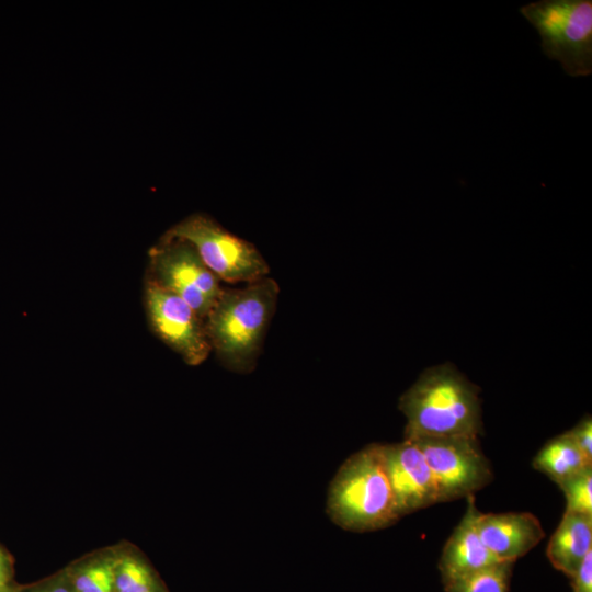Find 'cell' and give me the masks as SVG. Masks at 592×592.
<instances>
[{"label": "cell", "instance_id": "cell-1", "mask_svg": "<svg viewBox=\"0 0 592 592\" xmlns=\"http://www.w3.org/2000/svg\"><path fill=\"white\" fill-rule=\"evenodd\" d=\"M405 439L478 436L482 431L479 389L451 364L423 371L401 395Z\"/></svg>", "mask_w": 592, "mask_h": 592}, {"label": "cell", "instance_id": "cell-2", "mask_svg": "<svg viewBox=\"0 0 592 592\" xmlns=\"http://www.w3.org/2000/svg\"><path fill=\"white\" fill-rule=\"evenodd\" d=\"M278 294L280 286L270 276L242 287L223 288L205 318L212 351L223 366L239 374L253 371Z\"/></svg>", "mask_w": 592, "mask_h": 592}, {"label": "cell", "instance_id": "cell-3", "mask_svg": "<svg viewBox=\"0 0 592 592\" xmlns=\"http://www.w3.org/2000/svg\"><path fill=\"white\" fill-rule=\"evenodd\" d=\"M327 509L335 524L355 532L383 528L401 517L382 444L368 445L343 463L331 482Z\"/></svg>", "mask_w": 592, "mask_h": 592}, {"label": "cell", "instance_id": "cell-4", "mask_svg": "<svg viewBox=\"0 0 592 592\" xmlns=\"http://www.w3.org/2000/svg\"><path fill=\"white\" fill-rule=\"evenodd\" d=\"M519 11L538 32L546 57L571 77L592 73L591 0H540Z\"/></svg>", "mask_w": 592, "mask_h": 592}, {"label": "cell", "instance_id": "cell-5", "mask_svg": "<svg viewBox=\"0 0 592 592\" xmlns=\"http://www.w3.org/2000/svg\"><path fill=\"white\" fill-rule=\"evenodd\" d=\"M161 239L189 242L205 265L228 284H248L269 276L270 266L255 246L205 214H192L170 227Z\"/></svg>", "mask_w": 592, "mask_h": 592}, {"label": "cell", "instance_id": "cell-6", "mask_svg": "<svg viewBox=\"0 0 592 592\" xmlns=\"http://www.w3.org/2000/svg\"><path fill=\"white\" fill-rule=\"evenodd\" d=\"M410 441L426 459L439 502L473 496L492 480L491 466L480 448L478 436H423Z\"/></svg>", "mask_w": 592, "mask_h": 592}, {"label": "cell", "instance_id": "cell-7", "mask_svg": "<svg viewBox=\"0 0 592 592\" xmlns=\"http://www.w3.org/2000/svg\"><path fill=\"white\" fill-rule=\"evenodd\" d=\"M147 281L173 293L205 319L219 297V278L196 250L180 239H161L149 250Z\"/></svg>", "mask_w": 592, "mask_h": 592}, {"label": "cell", "instance_id": "cell-8", "mask_svg": "<svg viewBox=\"0 0 592 592\" xmlns=\"http://www.w3.org/2000/svg\"><path fill=\"white\" fill-rule=\"evenodd\" d=\"M145 308L155 335L191 366L210 354L205 319L173 293L146 281Z\"/></svg>", "mask_w": 592, "mask_h": 592}, {"label": "cell", "instance_id": "cell-9", "mask_svg": "<svg viewBox=\"0 0 592 592\" xmlns=\"http://www.w3.org/2000/svg\"><path fill=\"white\" fill-rule=\"evenodd\" d=\"M383 457L400 516L439 502L432 471L414 442L383 445Z\"/></svg>", "mask_w": 592, "mask_h": 592}, {"label": "cell", "instance_id": "cell-10", "mask_svg": "<svg viewBox=\"0 0 592 592\" xmlns=\"http://www.w3.org/2000/svg\"><path fill=\"white\" fill-rule=\"evenodd\" d=\"M476 524L482 543L499 561L514 562L545 535L538 519L527 512H479Z\"/></svg>", "mask_w": 592, "mask_h": 592}, {"label": "cell", "instance_id": "cell-11", "mask_svg": "<svg viewBox=\"0 0 592 592\" xmlns=\"http://www.w3.org/2000/svg\"><path fill=\"white\" fill-rule=\"evenodd\" d=\"M467 510L446 540L439 561L443 585L493 566L499 561L482 543L477 530L479 511L473 496L467 497Z\"/></svg>", "mask_w": 592, "mask_h": 592}, {"label": "cell", "instance_id": "cell-12", "mask_svg": "<svg viewBox=\"0 0 592 592\" xmlns=\"http://www.w3.org/2000/svg\"><path fill=\"white\" fill-rule=\"evenodd\" d=\"M591 551L592 515L566 511L546 549L550 563L570 578Z\"/></svg>", "mask_w": 592, "mask_h": 592}, {"label": "cell", "instance_id": "cell-13", "mask_svg": "<svg viewBox=\"0 0 592 592\" xmlns=\"http://www.w3.org/2000/svg\"><path fill=\"white\" fill-rule=\"evenodd\" d=\"M533 466L556 483L592 466L568 432L549 440L536 454Z\"/></svg>", "mask_w": 592, "mask_h": 592}, {"label": "cell", "instance_id": "cell-14", "mask_svg": "<svg viewBox=\"0 0 592 592\" xmlns=\"http://www.w3.org/2000/svg\"><path fill=\"white\" fill-rule=\"evenodd\" d=\"M513 562L502 561L444 587L446 592H509Z\"/></svg>", "mask_w": 592, "mask_h": 592}, {"label": "cell", "instance_id": "cell-15", "mask_svg": "<svg viewBox=\"0 0 592 592\" xmlns=\"http://www.w3.org/2000/svg\"><path fill=\"white\" fill-rule=\"evenodd\" d=\"M113 592H157V587L141 561L125 557L113 561Z\"/></svg>", "mask_w": 592, "mask_h": 592}, {"label": "cell", "instance_id": "cell-16", "mask_svg": "<svg viewBox=\"0 0 592 592\" xmlns=\"http://www.w3.org/2000/svg\"><path fill=\"white\" fill-rule=\"evenodd\" d=\"M567 501V512L592 515V466L557 483Z\"/></svg>", "mask_w": 592, "mask_h": 592}, {"label": "cell", "instance_id": "cell-17", "mask_svg": "<svg viewBox=\"0 0 592 592\" xmlns=\"http://www.w3.org/2000/svg\"><path fill=\"white\" fill-rule=\"evenodd\" d=\"M73 592H113V561L90 565L72 581Z\"/></svg>", "mask_w": 592, "mask_h": 592}, {"label": "cell", "instance_id": "cell-18", "mask_svg": "<svg viewBox=\"0 0 592 592\" xmlns=\"http://www.w3.org/2000/svg\"><path fill=\"white\" fill-rule=\"evenodd\" d=\"M573 443L592 462V420L591 417L583 418L571 430L567 431Z\"/></svg>", "mask_w": 592, "mask_h": 592}, {"label": "cell", "instance_id": "cell-19", "mask_svg": "<svg viewBox=\"0 0 592 592\" xmlns=\"http://www.w3.org/2000/svg\"><path fill=\"white\" fill-rule=\"evenodd\" d=\"M573 592H592V551L582 561L576 573L570 577Z\"/></svg>", "mask_w": 592, "mask_h": 592}, {"label": "cell", "instance_id": "cell-20", "mask_svg": "<svg viewBox=\"0 0 592 592\" xmlns=\"http://www.w3.org/2000/svg\"><path fill=\"white\" fill-rule=\"evenodd\" d=\"M9 580V568L7 560L0 550V591L3 590Z\"/></svg>", "mask_w": 592, "mask_h": 592}, {"label": "cell", "instance_id": "cell-21", "mask_svg": "<svg viewBox=\"0 0 592 592\" xmlns=\"http://www.w3.org/2000/svg\"><path fill=\"white\" fill-rule=\"evenodd\" d=\"M39 592H73L72 589H69L68 587L66 585H54V587H50V588H47V589H44Z\"/></svg>", "mask_w": 592, "mask_h": 592}, {"label": "cell", "instance_id": "cell-22", "mask_svg": "<svg viewBox=\"0 0 592 592\" xmlns=\"http://www.w3.org/2000/svg\"><path fill=\"white\" fill-rule=\"evenodd\" d=\"M0 592H5V591L1 590Z\"/></svg>", "mask_w": 592, "mask_h": 592}]
</instances>
